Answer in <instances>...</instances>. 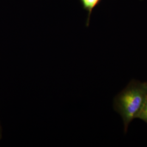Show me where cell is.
<instances>
[{
  "label": "cell",
  "instance_id": "6da1fadb",
  "mask_svg": "<svg viewBox=\"0 0 147 147\" xmlns=\"http://www.w3.org/2000/svg\"><path fill=\"white\" fill-rule=\"evenodd\" d=\"M147 98V82L134 81L116 96L114 106L123 121L125 131L136 119Z\"/></svg>",
  "mask_w": 147,
  "mask_h": 147
},
{
  "label": "cell",
  "instance_id": "7a4b0ae2",
  "mask_svg": "<svg viewBox=\"0 0 147 147\" xmlns=\"http://www.w3.org/2000/svg\"><path fill=\"white\" fill-rule=\"evenodd\" d=\"M100 0H81L82 5H83L84 9L87 10L88 12V20H87V26L89 24L90 16L92 12L93 9L97 5Z\"/></svg>",
  "mask_w": 147,
  "mask_h": 147
},
{
  "label": "cell",
  "instance_id": "3957f363",
  "mask_svg": "<svg viewBox=\"0 0 147 147\" xmlns=\"http://www.w3.org/2000/svg\"><path fill=\"white\" fill-rule=\"evenodd\" d=\"M137 118L144 121L147 123V98Z\"/></svg>",
  "mask_w": 147,
  "mask_h": 147
}]
</instances>
